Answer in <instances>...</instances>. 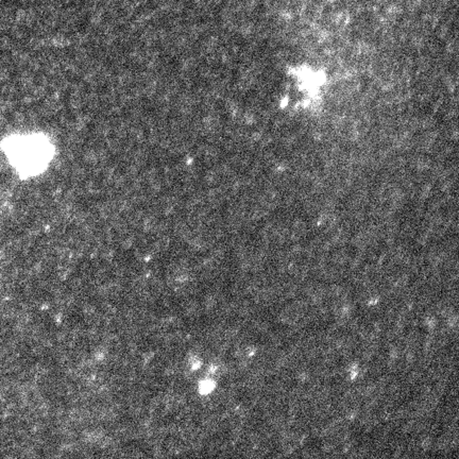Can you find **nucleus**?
<instances>
[{
    "instance_id": "obj_1",
    "label": "nucleus",
    "mask_w": 459,
    "mask_h": 459,
    "mask_svg": "<svg viewBox=\"0 0 459 459\" xmlns=\"http://www.w3.org/2000/svg\"><path fill=\"white\" fill-rule=\"evenodd\" d=\"M362 367L357 362H352L347 366L346 377L351 383H356L362 379Z\"/></svg>"
}]
</instances>
